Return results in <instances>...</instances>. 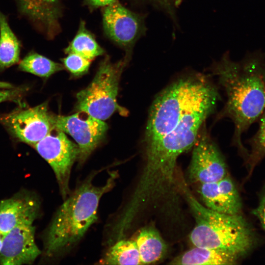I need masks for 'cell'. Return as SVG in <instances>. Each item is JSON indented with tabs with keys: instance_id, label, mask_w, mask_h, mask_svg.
<instances>
[{
	"instance_id": "1",
	"label": "cell",
	"mask_w": 265,
	"mask_h": 265,
	"mask_svg": "<svg viewBox=\"0 0 265 265\" xmlns=\"http://www.w3.org/2000/svg\"><path fill=\"white\" fill-rule=\"evenodd\" d=\"M213 73L227 97L220 117L233 122V143L245 160L249 151L242 144V134L258 121L265 109V57L259 52L250 53L239 62L225 57Z\"/></svg>"
},
{
	"instance_id": "21",
	"label": "cell",
	"mask_w": 265,
	"mask_h": 265,
	"mask_svg": "<svg viewBox=\"0 0 265 265\" xmlns=\"http://www.w3.org/2000/svg\"><path fill=\"white\" fill-rule=\"evenodd\" d=\"M19 70L47 78L64 69V66L36 52L31 51L19 62Z\"/></svg>"
},
{
	"instance_id": "9",
	"label": "cell",
	"mask_w": 265,
	"mask_h": 265,
	"mask_svg": "<svg viewBox=\"0 0 265 265\" xmlns=\"http://www.w3.org/2000/svg\"><path fill=\"white\" fill-rule=\"evenodd\" d=\"M188 167L189 181L197 185L218 182L228 175L223 156L203 126L193 145Z\"/></svg>"
},
{
	"instance_id": "4",
	"label": "cell",
	"mask_w": 265,
	"mask_h": 265,
	"mask_svg": "<svg viewBox=\"0 0 265 265\" xmlns=\"http://www.w3.org/2000/svg\"><path fill=\"white\" fill-rule=\"evenodd\" d=\"M178 187L195 219L189 235L194 246L225 251L238 258L251 249L255 241L254 234L241 214H224L207 208L192 194L183 180H179Z\"/></svg>"
},
{
	"instance_id": "29",
	"label": "cell",
	"mask_w": 265,
	"mask_h": 265,
	"mask_svg": "<svg viewBox=\"0 0 265 265\" xmlns=\"http://www.w3.org/2000/svg\"><path fill=\"white\" fill-rule=\"evenodd\" d=\"M182 0H175V5H179L181 2H182Z\"/></svg>"
},
{
	"instance_id": "22",
	"label": "cell",
	"mask_w": 265,
	"mask_h": 265,
	"mask_svg": "<svg viewBox=\"0 0 265 265\" xmlns=\"http://www.w3.org/2000/svg\"><path fill=\"white\" fill-rule=\"evenodd\" d=\"M259 128L256 133L247 140L251 151L245 160L250 176L255 167L265 157V109L259 120Z\"/></svg>"
},
{
	"instance_id": "23",
	"label": "cell",
	"mask_w": 265,
	"mask_h": 265,
	"mask_svg": "<svg viewBox=\"0 0 265 265\" xmlns=\"http://www.w3.org/2000/svg\"><path fill=\"white\" fill-rule=\"evenodd\" d=\"M64 66L76 76L86 73L89 69L91 60L78 54L70 53L62 59Z\"/></svg>"
},
{
	"instance_id": "3",
	"label": "cell",
	"mask_w": 265,
	"mask_h": 265,
	"mask_svg": "<svg viewBox=\"0 0 265 265\" xmlns=\"http://www.w3.org/2000/svg\"><path fill=\"white\" fill-rule=\"evenodd\" d=\"M116 178L113 172L104 185L97 186L90 176L70 193L45 234L44 247L47 256L67 252L80 241L97 221L100 200L113 187Z\"/></svg>"
},
{
	"instance_id": "6",
	"label": "cell",
	"mask_w": 265,
	"mask_h": 265,
	"mask_svg": "<svg viewBox=\"0 0 265 265\" xmlns=\"http://www.w3.org/2000/svg\"><path fill=\"white\" fill-rule=\"evenodd\" d=\"M126 55L112 63L106 56L99 64L97 72L90 84L76 95V109L91 116L105 120L114 112L122 115L128 112L117 102L118 85L122 73L129 60Z\"/></svg>"
},
{
	"instance_id": "16",
	"label": "cell",
	"mask_w": 265,
	"mask_h": 265,
	"mask_svg": "<svg viewBox=\"0 0 265 265\" xmlns=\"http://www.w3.org/2000/svg\"><path fill=\"white\" fill-rule=\"evenodd\" d=\"M238 258L228 252L194 246L173 259L172 265H225L236 263Z\"/></svg>"
},
{
	"instance_id": "26",
	"label": "cell",
	"mask_w": 265,
	"mask_h": 265,
	"mask_svg": "<svg viewBox=\"0 0 265 265\" xmlns=\"http://www.w3.org/2000/svg\"><path fill=\"white\" fill-rule=\"evenodd\" d=\"M117 0H86L87 2L94 7H105Z\"/></svg>"
},
{
	"instance_id": "20",
	"label": "cell",
	"mask_w": 265,
	"mask_h": 265,
	"mask_svg": "<svg viewBox=\"0 0 265 265\" xmlns=\"http://www.w3.org/2000/svg\"><path fill=\"white\" fill-rule=\"evenodd\" d=\"M66 54L75 53L92 60L103 55L104 49L97 42L94 35L85 27L84 21H81L75 36L64 50Z\"/></svg>"
},
{
	"instance_id": "25",
	"label": "cell",
	"mask_w": 265,
	"mask_h": 265,
	"mask_svg": "<svg viewBox=\"0 0 265 265\" xmlns=\"http://www.w3.org/2000/svg\"><path fill=\"white\" fill-rule=\"evenodd\" d=\"M23 91L20 88H13L0 90V103L7 101H12L20 97Z\"/></svg>"
},
{
	"instance_id": "13",
	"label": "cell",
	"mask_w": 265,
	"mask_h": 265,
	"mask_svg": "<svg viewBox=\"0 0 265 265\" xmlns=\"http://www.w3.org/2000/svg\"><path fill=\"white\" fill-rule=\"evenodd\" d=\"M197 191L207 208L224 214L241 213L242 203L239 193L228 175L218 182L198 185Z\"/></svg>"
},
{
	"instance_id": "8",
	"label": "cell",
	"mask_w": 265,
	"mask_h": 265,
	"mask_svg": "<svg viewBox=\"0 0 265 265\" xmlns=\"http://www.w3.org/2000/svg\"><path fill=\"white\" fill-rule=\"evenodd\" d=\"M54 117L46 102L0 115V123L16 139L33 147L53 129Z\"/></svg>"
},
{
	"instance_id": "24",
	"label": "cell",
	"mask_w": 265,
	"mask_h": 265,
	"mask_svg": "<svg viewBox=\"0 0 265 265\" xmlns=\"http://www.w3.org/2000/svg\"><path fill=\"white\" fill-rule=\"evenodd\" d=\"M253 213L258 217L265 231V191L261 198L258 206L253 211Z\"/></svg>"
},
{
	"instance_id": "28",
	"label": "cell",
	"mask_w": 265,
	"mask_h": 265,
	"mask_svg": "<svg viewBox=\"0 0 265 265\" xmlns=\"http://www.w3.org/2000/svg\"><path fill=\"white\" fill-rule=\"evenodd\" d=\"M3 237V235L0 232V251L2 246Z\"/></svg>"
},
{
	"instance_id": "27",
	"label": "cell",
	"mask_w": 265,
	"mask_h": 265,
	"mask_svg": "<svg viewBox=\"0 0 265 265\" xmlns=\"http://www.w3.org/2000/svg\"><path fill=\"white\" fill-rule=\"evenodd\" d=\"M165 8L169 9L170 7V0H152Z\"/></svg>"
},
{
	"instance_id": "12",
	"label": "cell",
	"mask_w": 265,
	"mask_h": 265,
	"mask_svg": "<svg viewBox=\"0 0 265 265\" xmlns=\"http://www.w3.org/2000/svg\"><path fill=\"white\" fill-rule=\"evenodd\" d=\"M35 240L33 224L18 226L3 237L0 251V264H30L40 254Z\"/></svg>"
},
{
	"instance_id": "7",
	"label": "cell",
	"mask_w": 265,
	"mask_h": 265,
	"mask_svg": "<svg viewBox=\"0 0 265 265\" xmlns=\"http://www.w3.org/2000/svg\"><path fill=\"white\" fill-rule=\"evenodd\" d=\"M33 148L49 164L55 174L60 194L64 200L70 194L71 170L79 155V147L65 133L53 126Z\"/></svg>"
},
{
	"instance_id": "2",
	"label": "cell",
	"mask_w": 265,
	"mask_h": 265,
	"mask_svg": "<svg viewBox=\"0 0 265 265\" xmlns=\"http://www.w3.org/2000/svg\"><path fill=\"white\" fill-rule=\"evenodd\" d=\"M219 99L216 92L188 112L154 147L145 151V165L138 181L150 192L162 194L176 186L179 157L194 145Z\"/></svg>"
},
{
	"instance_id": "5",
	"label": "cell",
	"mask_w": 265,
	"mask_h": 265,
	"mask_svg": "<svg viewBox=\"0 0 265 265\" xmlns=\"http://www.w3.org/2000/svg\"><path fill=\"white\" fill-rule=\"evenodd\" d=\"M217 92L208 79L200 74L180 78L165 88L150 108L145 151L154 147L188 112Z\"/></svg>"
},
{
	"instance_id": "15",
	"label": "cell",
	"mask_w": 265,
	"mask_h": 265,
	"mask_svg": "<svg viewBox=\"0 0 265 265\" xmlns=\"http://www.w3.org/2000/svg\"><path fill=\"white\" fill-rule=\"evenodd\" d=\"M20 13L47 37L58 33L61 14L60 0H15Z\"/></svg>"
},
{
	"instance_id": "14",
	"label": "cell",
	"mask_w": 265,
	"mask_h": 265,
	"mask_svg": "<svg viewBox=\"0 0 265 265\" xmlns=\"http://www.w3.org/2000/svg\"><path fill=\"white\" fill-rule=\"evenodd\" d=\"M40 209L38 200L29 193H22L0 202V232L4 236L13 228L33 224Z\"/></svg>"
},
{
	"instance_id": "11",
	"label": "cell",
	"mask_w": 265,
	"mask_h": 265,
	"mask_svg": "<svg viewBox=\"0 0 265 265\" xmlns=\"http://www.w3.org/2000/svg\"><path fill=\"white\" fill-rule=\"evenodd\" d=\"M103 24L106 34L125 48L133 44L143 29L140 17L118 0L104 7Z\"/></svg>"
},
{
	"instance_id": "18",
	"label": "cell",
	"mask_w": 265,
	"mask_h": 265,
	"mask_svg": "<svg viewBox=\"0 0 265 265\" xmlns=\"http://www.w3.org/2000/svg\"><path fill=\"white\" fill-rule=\"evenodd\" d=\"M21 43L0 10V72L20 62Z\"/></svg>"
},
{
	"instance_id": "17",
	"label": "cell",
	"mask_w": 265,
	"mask_h": 265,
	"mask_svg": "<svg viewBox=\"0 0 265 265\" xmlns=\"http://www.w3.org/2000/svg\"><path fill=\"white\" fill-rule=\"evenodd\" d=\"M135 242L142 265L151 264L160 260L165 255L167 246L158 231L153 226L141 229Z\"/></svg>"
},
{
	"instance_id": "10",
	"label": "cell",
	"mask_w": 265,
	"mask_h": 265,
	"mask_svg": "<svg viewBox=\"0 0 265 265\" xmlns=\"http://www.w3.org/2000/svg\"><path fill=\"white\" fill-rule=\"evenodd\" d=\"M70 135L77 143V159L82 164L105 136L108 129L106 123L82 111L64 116L55 115L54 126Z\"/></svg>"
},
{
	"instance_id": "19",
	"label": "cell",
	"mask_w": 265,
	"mask_h": 265,
	"mask_svg": "<svg viewBox=\"0 0 265 265\" xmlns=\"http://www.w3.org/2000/svg\"><path fill=\"white\" fill-rule=\"evenodd\" d=\"M104 265H141L135 240L120 239L116 241L100 261Z\"/></svg>"
}]
</instances>
